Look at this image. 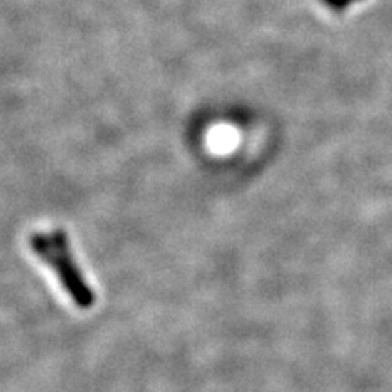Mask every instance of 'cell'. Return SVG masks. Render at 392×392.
Returning <instances> with one entry per match:
<instances>
[{
  "label": "cell",
  "mask_w": 392,
  "mask_h": 392,
  "mask_svg": "<svg viewBox=\"0 0 392 392\" xmlns=\"http://www.w3.org/2000/svg\"><path fill=\"white\" fill-rule=\"evenodd\" d=\"M30 247L39 260L53 268L61 287L78 309H92L97 298L74 260L67 234L61 229L49 232H35L30 237Z\"/></svg>",
  "instance_id": "6da1fadb"
}]
</instances>
